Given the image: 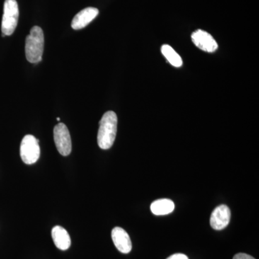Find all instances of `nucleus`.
Here are the masks:
<instances>
[{
	"label": "nucleus",
	"instance_id": "nucleus-1",
	"mask_svg": "<svg viewBox=\"0 0 259 259\" xmlns=\"http://www.w3.org/2000/svg\"><path fill=\"white\" fill-rule=\"evenodd\" d=\"M117 129V117L115 112H105L100 120L97 134V144L99 147L103 150L111 148L115 142Z\"/></svg>",
	"mask_w": 259,
	"mask_h": 259
},
{
	"label": "nucleus",
	"instance_id": "nucleus-2",
	"mask_svg": "<svg viewBox=\"0 0 259 259\" xmlns=\"http://www.w3.org/2000/svg\"><path fill=\"white\" fill-rule=\"evenodd\" d=\"M44 50V34L42 28L32 27L25 40V56L27 60L32 64L42 61Z\"/></svg>",
	"mask_w": 259,
	"mask_h": 259
},
{
	"label": "nucleus",
	"instance_id": "nucleus-3",
	"mask_svg": "<svg viewBox=\"0 0 259 259\" xmlns=\"http://www.w3.org/2000/svg\"><path fill=\"white\" fill-rule=\"evenodd\" d=\"M18 5L16 0H5L4 13L2 20V32L6 35H11L18 25Z\"/></svg>",
	"mask_w": 259,
	"mask_h": 259
},
{
	"label": "nucleus",
	"instance_id": "nucleus-4",
	"mask_svg": "<svg viewBox=\"0 0 259 259\" xmlns=\"http://www.w3.org/2000/svg\"><path fill=\"white\" fill-rule=\"evenodd\" d=\"M40 148L39 140L32 135H27L20 144V156L24 163L33 164L40 158Z\"/></svg>",
	"mask_w": 259,
	"mask_h": 259
},
{
	"label": "nucleus",
	"instance_id": "nucleus-5",
	"mask_svg": "<svg viewBox=\"0 0 259 259\" xmlns=\"http://www.w3.org/2000/svg\"><path fill=\"white\" fill-rule=\"evenodd\" d=\"M54 139L59 153L64 156H69L72 149V145L69 129L65 124L60 122L54 127Z\"/></svg>",
	"mask_w": 259,
	"mask_h": 259
},
{
	"label": "nucleus",
	"instance_id": "nucleus-6",
	"mask_svg": "<svg viewBox=\"0 0 259 259\" xmlns=\"http://www.w3.org/2000/svg\"><path fill=\"white\" fill-rule=\"evenodd\" d=\"M231 212L229 207L225 204L218 206L213 211L210 217V226L216 231H221L229 224Z\"/></svg>",
	"mask_w": 259,
	"mask_h": 259
},
{
	"label": "nucleus",
	"instance_id": "nucleus-7",
	"mask_svg": "<svg viewBox=\"0 0 259 259\" xmlns=\"http://www.w3.org/2000/svg\"><path fill=\"white\" fill-rule=\"evenodd\" d=\"M192 42L199 49L205 52L212 53L217 50L218 46L216 40L208 32L197 30L192 35Z\"/></svg>",
	"mask_w": 259,
	"mask_h": 259
},
{
	"label": "nucleus",
	"instance_id": "nucleus-8",
	"mask_svg": "<svg viewBox=\"0 0 259 259\" xmlns=\"http://www.w3.org/2000/svg\"><path fill=\"white\" fill-rule=\"evenodd\" d=\"M112 239L117 249L122 253H128L132 250V243L127 232L120 227L112 231Z\"/></svg>",
	"mask_w": 259,
	"mask_h": 259
},
{
	"label": "nucleus",
	"instance_id": "nucleus-9",
	"mask_svg": "<svg viewBox=\"0 0 259 259\" xmlns=\"http://www.w3.org/2000/svg\"><path fill=\"white\" fill-rule=\"evenodd\" d=\"M99 14V10L95 8H87L81 10L75 15L71 23V27L74 30H81L91 23Z\"/></svg>",
	"mask_w": 259,
	"mask_h": 259
},
{
	"label": "nucleus",
	"instance_id": "nucleus-10",
	"mask_svg": "<svg viewBox=\"0 0 259 259\" xmlns=\"http://www.w3.org/2000/svg\"><path fill=\"white\" fill-rule=\"evenodd\" d=\"M53 241L55 243L56 246L61 250L69 249L71 246V238L66 229L61 226L54 227L51 231Z\"/></svg>",
	"mask_w": 259,
	"mask_h": 259
},
{
	"label": "nucleus",
	"instance_id": "nucleus-11",
	"mask_svg": "<svg viewBox=\"0 0 259 259\" xmlns=\"http://www.w3.org/2000/svg\"><path fill=\"white\" fill-rule=\"evenodd\" d=\"M175 205L173 201L168 199H158L151 205V210L156 215H164L173 212Z\"/></svg>",
	"mask_w": 259,
	"mask_h": 259
},
{
	"label": "nucleus",
	"instance_id": "nucleus-12",
	"mask_svg": "<svg viewBox=\"0 0 259 259\" xmlns=\"http://www.w3.org/2000/svg\"><path fill=\"white\" fill-rule=\"evenodd\" d=\"M161 53L172 66H175V67H180L182 66L183 61H182V58L170 46H162Z\"/></svg>",
	"mask_w": 259,
	"mask_h": 259
},
{
	"label": "nucleus",
	"instance_id": "nucleus-13",
	"mask_svg": "<svg viewBox=\"0 0 259 259\" xmlns=\"http://www.w3.org/2000/svg\"><path fill=\"white\" fill-rule=\"evenodd\" d=\"M233 259H255L251 255L246 254V253H237V254L235 255V256L233 257Z\"/></svg>",
	"mask_w": 259,
	"mask_h": 259
},
{
	"label": "nucleus",
	"instance_id": "nucleus-14",
	"mask_svg": "<svg viewBox=\"0 0 259 259\" xmlns=\"http://www.w3.org/2000/svg\"><path fill=\"white\" fill-rule=\"evenodd\" d=\"M166 259H189L187 255L183 254V253H175V254L171 255V256L168 257Z\"/></svg>",
	"mask_w": 259,
	"mask_h": 259
},
{
	"label": "nucleus",
	"instance_id": "nucleus-15",
	"mask_svg": "<svg viewBox=\"0 0 259 259\" xmlns=\"http://www.w3.org/2000/svg\"><path fill=\"white\" fill-rule=\"evenodd\" d=\"M57 120L58 121H60L61 120L60 117H57Z\"/></svg>",
	"mask_w": 259,
	"mask_h": 259
}]
</instances>
